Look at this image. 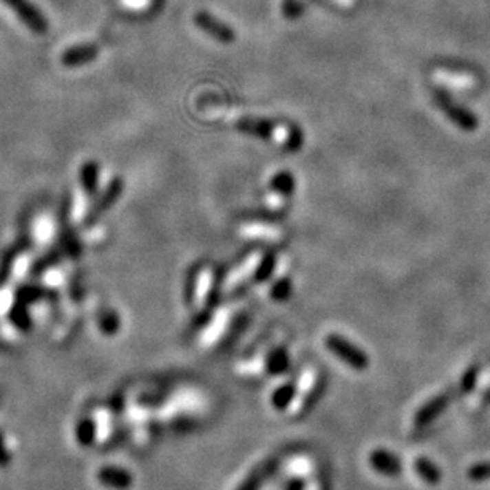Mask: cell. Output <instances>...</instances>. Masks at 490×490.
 Returning <instances> with one entry per match:
<instances>
[{
  "instance_id": "obj_4",
  "label": "cell",
  "mask_w": 490,
  "mask_h": 490,
  "mask_svg": "<svg viewBox=\"0 0 490 490\" xmlns=\"http://www.w3.org/2000/svg\"><path fill=\"white\" fill-rule=\"evenodd\" d=\"M10 8L17 13V17L28 25V29L35 34H45L48 30L47 18L40 13V10L30 3L29 0H3Z\"/></svg>"
},
{
  "instance_id": "obj_12",
  "label": "cell",
  "mask_w": 490,
  "mask_h": 490,
  "mask_svg": "<svg viewBox=\"0 0 490 490\" xmlns=\"http://www.w3.org/2000/svg\"><path fill=\"white\" fill-rule=\"evenodd\" d=\"M75 441L80 447L89 449L93 447L96 441H98V423L91 416L80 417L75 423L74 428Z\"/></svg>"
},
{
  "instance_id": "obj_9",
  "label": "cell",
  "mask_w": 490,
  "mask_h": 490,
  "mask_svg": "<svg viewBox=\"0 0 490 490\" xmlns=\"http://www.w3.org/2000/svg\"><path fill=\"white\" fill-rule=\"evenodd\" d=\"M99 48L96 45L91 43H83V45H75V47L67 48L61 56V63H63L65 67H80V65H85L91 63L98 58Z\"/></svg>"
},
{
  "instance_id": "obj_10",
  "label": "cell",
  "mask_w": 490,
  "mask_h": 490,
  "mask_svg": "<svg viewBox=\"0 0 490 490\" xmlns=\"http://www.w3.org/2000/svg\"><path fill=\"white\" fill-rule=\"evenodd\" d=\"M195 23L199 25V29H202L204 32L212 35L213 39H217L222 43H231L236 37V34L226 24L217 21L215 18H212L207 13H198L195 17Z\"/></svg>"
},
{
  "instance_id": "obj_19",
  "label": "cell",
  "mask_w": 490,
  "mask_h": 490,
  "mask_svg": "<svg viewBox=\"0 0 490 490\" xmlns=\"http://www.w3.org/2000/svg\"><path fill=\"white\" fill-rule=\"evenodd\" d=\"M98 325H99V330L102 331V334L104 336H115L121 328V320L115 310L107 309L99 315Z\"/></svg>"
},
{
  "instance_id": "obj_21",
  "label": "cell",
  "mask_w": 490,
  "mask_h": 490,
  "mask_svg": "<svg viewBox=\"0 0 490 490\" xmlns=\"http://www.w3.org/2000/svg\"><path fill=\"white\" fill-rule=\"evenodd\" d=\"M288 363H290V360H288L287 350L277 349V350H274L273 354L269 355V359L266 360V371L273 376L282 374V372L287 371Z\"/></svg>"
},
{
  "instance_id": "obj_11",
  "label": "cell",
  "mask_w": 490,
  "mask_h": 490,
  "mask_svg": "<svg viewBox=\"0 0 490 490\" xmlns=\"http://www.w3.org/2000/svg\"><path fill=\"white\" fill-rule=\"evenodd\" d=\"M263 262V255L259 252H253L252 255H248L247 259L241 264V266H237L234 270L229 273V275L224 280V290H231L239 285L241 282H244L245 279L250 277L253 273H257L259 264Z\"/></svg>"
},
{
  "instance_id": "obj_1",
  "label": "cell",
  "mask_w": 490,
  "mask_h": 490,
  "mask_svg": "<svg viewBox=\"0 0 490 490\" xmlns=\"http://www.w3.org/2000/svg\"><path fill=\"white\" fill-rule=\"evenodd\" d=\"M217 115H220V118L234 122V126L239 131L247 132V134L262 137V139L274 140L275 144L282 145L290 151L298 150L303 142L301 132L296 131L295 127L288 125H280V122H273L269 120L262 118H248V116L239 115L236 110H217Z\"/></svg>"
},
{
  "instance_id": "obj_6",
  "label": "cell",
  "mask_w": 490,
  "mask_h": 490,
  "mask_svg": "<svg viewBox=\"0 0 490 490\" xmlns=\"http://www.w3.org/2000/svg\"><path fill=\"white\" fill-rule=\"evenodd\" d=\"M121 193H122V180L121 178H114V180L109 183V187L105 188L104 193H100L98 199H96L94 206L91 207L88 217H86V223L93 224L98 222L102 213L109 211V209L118 201Z\"/></svg>"
},
{
  "instance_id": "obj_20",
  "label": "cell",
  "mask_w": 490,
  "mask_h": 490,
  "mask_svg": "<svg viewBox=\"0 0 490 490\" xmlns=\"http://www.w3.org/2000/svg\"><path fill=\"white\" fill-rule=\"evenodd\" d=\"M10 320H12V323L21 331H29L32 328V319H30L28 304L19 303V301L13 306L12 312H10Z\"/></svg>"
},
{
  "instance_id": "obj_16",
  "label": "cell",
  "mask_w": 490,
  "mask_h": 490,
  "mask_svg": "<svg viewBox=\"0 0 490 490\" xmlns=\"http://www.w3.org/2000/svg\"><path fill=\"white\" fill-rule=\"evenodd\" d=\"M213 284V273L211 268H204L198 275L196 290H195V304L198 309H202L204 304L207 303L209 295Z\"/></svg>"
},
{
  "instance_id": "obj_33",
  "label": "cell",
  "mask_w": 490,
  "mask_h": 490,
  "mask_svg": "<svg viewBox=\"0 0 490 490\" xmlns=\"http://www.w3.org/2000/svg\"><path fill=\"white\" fill-rule=\"evenodd\" d=\"M0 405H2V392H0Z\"/></svg>"
},
{
  "instance_id": "obj_26",
  "label": "cell",
  "mask_w": 490,
  "mask_h": 490,
  "mask_svg": "<svg viewBox=\"0 0 490 490\" xmlns=\"http://www.w3.org/2000/svg\"><path fill=\"white\" fill-rule=\"evenodd\" d=\"M478 377H479V366L468 368V370L465 371V374H463L460 379V393L465 395V393L471 392L474 389V385H476Z\"/></svg>"
},
{
  "instance_id": "obj_2",
  "label": "cell",
  "mask_w": 490,
  "mask_h": 490,
  "mask_svg": "<svg viewBox=\"0 0 490 490\" xmlns=\"http://www.w3.org/2000/svg\"><path fill=\"white\" fill-rule=\"evenodd\" d=\"M436 105L440 107L444 115L451 120L457 127H460L465 132H473L478 129L479 118L473 114L471 110H468L467 107H460L449 96L446 91H435L433 93Z\"/></svg>"
},
{
  "instance_id": "obj_29",
  "label": "cell",
  "mask_w": 490,
  "mask_h": 490,
  "mask_svg": "<svg viewBox=\"0 0 490 490\" xmlns=\"http://www.w3.org/2000/svg\"><path fill=\"white\" fill-rule=\"evenodd\" d=\"M43 293L45 292H42V290H39L35 287H25V288L21 290V292H19L18 301H19V303H24V304L34 303V301L43 298Z\"/></svg>"
},
{
  "instance_id": "obj_17",
  "label": "cell",
  "mask_w": 490,
  "mask_h": 490,
  "mask_svg": "<svg viewBox=\"0 0 490 490\" xmlns=\"http://www.w3.org/2000/svg\"><path fill=\"white\" fill-rule=\"evenodd\" d=\"M416 473L420 476V479H423L427 484H432V486H435L441 481V469L440 467H436L435 463L432 460H428L425 457H418L416 463H414Z\"/></svg>"
},
{
  "instance_id": "obj_22",
  "label": "cell",
  "mask_w": 490,
  "mask_h": 490,
  "mask_svg": "<svg viewBox=\"0 0 490 490\" xmlns=\"http://www.w3.org/2000/svg\"><path fill=\"white\" fill-rule=\"evenodd\" d=\"M270 467H273V462L266 463V465L259 467L252 471V474L245 479V481L239 486L237 490H259L262 489V484L264 482V479L268 478V474L270 473Z\"/></svg>"
},
{
  "instance_id": "obj_15",
  "label": "cell",
  "mask_w": 490,
  "mask_h": 490,
  "mask_svg": "<svg viewBox=\"0 0 490 490\" xmlns=\"http://www.w3.org/2000/svg\"><path fill=\"white\" fill-rule=\"evenodd\" d=\"M296 393H298V385L295 382H285L284 385L274 390L273 396H270V405L277 411H285L293 403Z\"/></svg>"
},
{
  "instance_id": "obj_18",
  "label": "cell",
  "mask_w": 490,
  "mask_h": 490,
  "mask_svg": "<svg viewBox=\"0 0 490 490\" xmlns=\"http://www.w3.org/2000/svg\"><path fill=\"white\" fill-rule=\"evenodd\" d=\"M433 78H435V81H438V83L456 86V88H468V86H471L474 83V80L469 75L454 74V72H447V70H436V72L433 74Z\"/></svg>"
},
{
  "instance_id": "obj_32",
  "label": "cell",
  "mask_w": 490,
  "mask_h": 490,
  "mask_svg": "<svg viewBox=\"0 0 490 490\" xmlns=\"http://www.w3.org/2000/svg\"><path fill=\"white\" fill-rule=\"evenodd\" d=\"M304 487H306V482L303 479H295V481L290 482L287 490H304Z\"/></svg>"
},
{
  "instance_id": "obj_14",
  "label": "cell",
  "mask_w": 490,
  "mask_h": 490,
  "mask_svg": "<svg viewBox=\"0 0 490 490\" xmlns=\"http://www.w3.org/2000/svg\"><path fill=\"white\" fill-rule=\"evenodd\" d=\"M80 183L83 191L88 196L96 195L99 185V164L94 161H88L80 169Z\"/></svg>"
},
{
  "instance_id": "obj_13",
  "label": "cell",
  "mask_w": 490,
  "mask_h": 490,
  "mask_svg": "<svg viewBox=\"0 0 490 490\" xmlns=\"http://www.w3.org/2000/svg\"><path fill=\"white\" fill-rule=\"evenodd\" d=\"M241 234L252 239H266V241H279L282 239V233L279 228L269 226L263 223H248L241 226Z\"/></svg>"
},
{
  "instance_id": "obj_30",
  "label": "cell",
  "mask_w": 490,
  "mask_h": 490,
  "mask_svg": "<svg viewBox=\"0 0 490 490\" xmlns=\"http://www.w3.org/2000/svg\"><path fill=\"white\" fill-rule=\"evenodd\" d=\"M273 269H274V258H273V255H268V257H263V262L262 264H259V268L257 270V277L259 280H263V279H266L268 275L273 273Z\"/></svg>"
},
{
  "instance_id": "obj_8",
  "label": "cell",
  "mask_w": 490,
  "mask_h": 490,
  "mask_svg": "<svg viewBox=\"0 0 490 490\" xmlns=\"http://www.w3.org/2000/svg\"><path fill=\"white\" fill-rule=\"evenodd\" d=\"M452 396L449 392H443L440 395L433 396L430 401H427L425 405H423L420 409L417 411L416 414V425L418 427H427L430 425V423L435 420V418L440 417L444 411H446V407L449 406V403H451Z\"/></svg>"
},
{
  "instance_id": "obj_23",
  "label": "cell",
  "mask_w": 490,
  "mask_h": 490,
  "mask_svg": "<svg viewBox=\"0 0 490 490\" xmlns=\"http://www.w3.org/2000/svg\"><path fill=\"white\" fill-rule=\"evenodd\" d=\"M295 190V178L290 172H279L277 175L273 177L270 180V191L280 193V195L288 196L292 195Z\"/></svg>"
},
{
  "instance_id": "obj_3",
  "label": "cell",
  "mask_w": 490,
  "mask_h": 490,
  "mask_svg": "<svg viewBox=\"0 0 490 490\" xmlns=\"http://www.w3.org/2000/svg\"><path fill=\"white\" fill-rule=\"evenodd\" d=\"M325 344L328 347L331 354L338 356L345 365L354 368L356 371H365L370 366V356L366 355L365 350H361L354 343L347 341L339 334L326 336Z\"/></svg>"
},
{
  "instance_id": "obj_28",
  "label": "cell",
  "mask_w": 490,
  "mask_h": 490,
  "mask_svg": "<svg viewBox=\"0 0 490 490\" xmlns=\"http://www.w3.org/2000/svg\"><path fill=\"white\" fill-rule=\"evenodd\" d=\"M13 463V454L8 449L7 438H5L3 432L0 430V469L8 468Z\"/></svg>"
},
{
  "instance_id": "obj_7",
  "label": "cell",
  "mask_w": 490,
  "mask_h": 490,
  "mask_svg": "<svg viewBox=\"0 0 490 490\" xmlns=\"http://www.w3.org/2000/svg\"><path fill=\"white\" fill-rule=\"evenodd\" d=\"M370 465L372 469L387 478H398L403 471V463L395 454L385 449H376L370 454Z\"/></svg>"
},
{
  "instance_id": "obj_5",
  "label": "cell",
  "mask_w": 490,
  "mask_h": 490,
  "mask_svg": "<svg viewBox=\"0 0 490 490\" xmlns=\"http://www.w3.org/2000/svg\"><path fill=\"white\" fill-rule=\"evenodd\" d=\"M96 479L100 486L110 490H131L134 486L132 473L118 465H102L96 473Z\"/></svg>"
},
{
  "instance_id": "obj_24",
  "label": "cell",
  "mask_w": 490,
  "mask_h": 490,
  "mask_svg": "<svg viewBox=\"0 0 490 490\" xmlns=\"http://www.w3.org/2000/svg\"><path fill=\"white\" fill-rule=\"evenodd\" d=\"M226 323H228V310L223 309L215 315V319H213L211 326L207 328L206 334H204V343L212 344L213 341H217L218 338H220Z\"/></svg>"
},
{
  "instance_id": "obj_27",
  "label": "cell",
  "mask_w": 490,
  "mask_h": 490,
  "mask_svg": "<svg viewBox=\"0 0 490 490\" xmlns=\"http://www.w3.org/2000/svg\"><path fill=\"white\" fill-rule=\"evenodd\" d=\"M468 478L476 482L487 481V479H490V462L476 463V465H473L468 469Z\"/></svg>"
},
{
  "instance_id": "obj_25",
  "label": "cell",
  "mask_w": 490,
  "mask_h": 490,
  "mask_svg": "<svg viewBox=\"0 0 490 490\" xmlns=\"http://www.w3.org/2000/svg\"><path fill=\"white\" fill-rule=\"evenodd\" d=\"M290 293H292V284H290V280L280 279L279 282H275L273 285V288H270V296H273V299L275 301H285L290 298Z\"/></svg>"
},
{
  "instance_id": "obj_31",
  "label": "cell",
  "mask_w": 490,
  "mask_h": 490,
  "mask_svg": "<svg viewBox=\"0 0 490 490\" xmlns=\"http://www.w3.org/2000/svg\"><path fill=\"white\" fill-rule=\"evenodd\" d=\"M285 202H287V196L280 195V193H275V191H270L266 198L268 207L273 209V211H279V209H282Z\"/></svg>"
}]
</instances>
